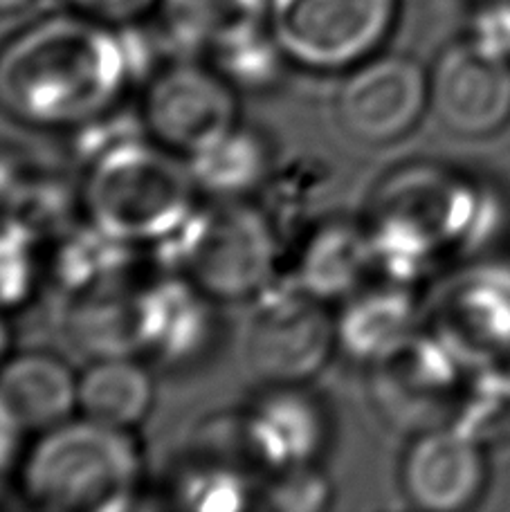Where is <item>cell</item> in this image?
Here are the masks:
<instances>
[{
	"instance_id": "5",
	"label": "cell",
	"mask_w": 510,
	"mask_h": 512,
	"mask_svg": "<svg viewBox=\"0 0 510 512\" xmlns=\"http://www.w3.org/2000/svg\"><path fill=\"white\" fill-rule=\"evenodd\" d=\"M81 173L84 221L133 248H153L200 205L187 160L151 137L117 146Z\"/></svg>"
},
{
	"instance_id": "8",
	"label": "cell",
	"mask_w": 510,
	"mask_h": 512,
	"mask_svg": "<svg viewBox=\"0 0 510 512\" xmlns=\"http://www.w3.org/2000/svg\"><path fill=\"white\" fill-rule=\"evenodd\" d=\"M468 373L430 328H418L369 364L367 393L385 425L414 436L452 423Z\"/></svg>"
},
{
	"instance_id": "21",
	"label": "cell",
	"mask_w": 510,
	"mask_h": 512,
	"mask_svg": "<svg viewBox=\"0 0 510 512\" xmlns=\"http://www.w3.org/2000/svg\"><path fill=\"white\" fill-rule=\"evenodd\" d=\"M268 0H162V36L176 57L207 59L266 25Z\"/></svg>"
},
{
	"instance_id": "27",
	"label": "cell",
	"mask_w": 510,
	"mask_h": 512,
	"mask_svg": "<svg viewBox=\"0 0 510 512\" xmlns=\"http://www.w3.org/2000/svg\"><path fill=\"white\" fill-rule=\"evenodd\" d=\"M486 450L510 438V373L499 367L472 371L452 423Z\"/></svg>"
},
{
	"instance_id": "1",
	"label": "cell",
	"mask_w": 510,
	"mask_h": 512,
	"mask_svg": "<svg viewBox=\"0 0 510 512\" xmlns=\"http://www.w3.org/2000/svg\"><path fill=\"white\" fill-rule=\"evenodd\" d=\"M131 90L122 32L70 9L0 45V113L25 128L68 135L124 104Z\"/></svg>"
},
{
	"instance_id": "2",
	"label": "cell",
	"mask_w": 510,
	"mask_h": 512,
	"mask_svg": "<svg viewBox=\"0 0 510 512\" xmlns=\"http://www.w3.org/2000/svg\"><path fill=\"white\" fill-rule=\"evenodd\" d=\"M490 198L441 164L385 173L367 203L376 279L416 286L445 254L468 250L488 227Z\"/></svg>"
},
{
	"instance_id": "16",
	"label": "cell",
	"mask_w": 510,
	"mask_h": 512,
	"mask_svg": "<svg viewBox=\"0 0 510 512\" xmlns=\"http://www.w3.org/2000/svg\"><path fill=\"white\" fill-rule=\"evenodd\" d=\"M286 261V277L331 306L376 279L367 223L346 216L317 218L297 236Z\"/></svg>"
},
{
	"instance_id": "12",
	"label": "cell",
	"mask_w": 510,
	"mask_h": 512,
	"mask_svg": "<svg viewBox=\"0 0 510 512\" xmlns=\"http://www.w3.org/2000/svg\"><path fill=\"white\" fill-rule=\"evenodd\" d=\"M243 441L254 465L268 472L320 463L333 443L329 402L311 382L266 384L239 411Z\"/></svg>"
},
{
	"instance_id": "24",
	"label": "cell",
	"mask_w": 510,
	"mask_h": 512,
	"mask_svg": "<svg viewBox=\"0 0 510 512\" xmlns=\"http://www.w3.org/2000/svg\"><path fill=\"white\" fill-rule=\"evenodd\" d=\"M66 333L88 358L140 355L135 288H108L70 297Z\"/></svg>"
},
{
	"instance_id": "7",
	"label": "cell",
	"mask_w": 510,
	"mask_h": 512,
	"mask_svg": "<svg viewBox=\"0 0 510 512\" xmlns=\"http://www.w3.org/2000/svg\"><path fill=\"white\" fill-rule=\"evenodd\" d=\"M338 353L335 310L281 274L252 299L245 358L263 384L311 382Z\"/></svg>"
},
{
	"instance_id": "35",
	"label": "cell",
	"mask_w": 510,
	"mask_h": 512,
	"mask_svg": "<svg viewBox=\"0 0 510 512\" xmlns=\"http://www.w3.org/2000/svg\"><path fill=\"white\" fill-rule=\"evenodd\" d=\"M508 3H510V0H508Z\"/></svg>"
},
{
	"instance_id": "33",
	"label": "cell",
	"mask_w": 510,
	"mask_h": 512,
	"mask_svg": "<svg viewBox=\"0 0 510 512\" xmlns=\"http://www.w3.org/2000/svg\"><path fill=\"white\" fill-rule=\"evenodd\" d=\"M9 313L5 310H0V367H3L5 360L12 355V342H14V335H12V326H9Z\"/></svg>"
},
{
	"instance_id": "26",
	"label": "cell",
	"mask_w": 510,
	"mask_h": 512,
	"mask_svg": "<svg viewBox=\"0 0 510 512\" xmlns=\"http://www.w3.org/2000/svg\"><path fill=\"white\" fill-rule=\"evenodd\" d=\"M239 95H261L275 90L290 61L272 39L268 25L239 36L205 59Z\"/></svg>"
},
{
	"instance_id": "9",
	"label": "cell",
	"mask_w": 510,
	"mask_h": 512,
	"mask_svg": "<svg viewBox=\"0 0 510 512\" xmlns=\"http://www.w3.org/2000/svg\"><path fill=\"white\" fill-rule=\"evenodd\" d=\"M140 90L149 137L180 158L241 122V95L205 59L171 57Z\"/></svg>"
},
{
	"instance_id": "18",
	"label": "cell",
	"mask_w": 510,
	"mask_h": 512,
	"mask_svg": "<svg viewBox=\"0 0 510 512\" xmlns=\"http://www.w3.org/2000/svg\"><path fill=\"white\" fill-rule=\"evenodd\" d=\"M79 373L52 351L12 353L0 367V400L25 427L41 434L77 416Z\"/></svg>"
},
{
	"instance_id": "25",
	"label": "cell",
	"mask_w": 510,
	"mask_h": 512,
	"mask_svg": "<svg viewBox=\"0 0 510 512\" xmlns=\"http://www.w3.org/2000/svg\"><path fill=\"white\" fill-rule=\"evenodd\" d=\"M333 173L320 158H299L277 162L275 171L257 194V203L281 234V239H297L317 221V207L331 191ZM288 245V243H286Z\"/></svg>"
},
{
	"instance_id": "32",
	"label": "cell",
	"mask_w": 510,
	"mask_h": 512,
	"mask_svg": "<svg viewBox=\"0 0 510 512\" xmlns=\"http://www.w3.org/2000/svg\"><path fill=\"white\" fill-rule=\"evenodd\" d=\"M25 427L0 400V479L12 470H18L25 454Z\"/></svg>"
},
{
	"instance_id": "14",
	"label": "cell",
	"mask_w": 510,
	"mask_h": 512,
	"mask_svg": "<svg viewBox=\"0 0 510 512\" xmlns=\"http://www.w3.org/2000/svg\"><path fill=\"white\" fill-rule=\"evenodd\" d=\"M430 111L452 135H497L510 122V61L470 39L452 43L430 68Z\"/></svg>"
},
{
	"instance_id": "15",
	"label": "cell",
	"mask_w": 510,
	"mask_h": 512,
	"mask_svg": "<svg viewBox=\"0 0 510 512\" xmlns=\"http://www.w3.org/2000/svg\"><path fill=\"white\" fill-rule=\"evenodd\" d=\"M398 481L409 506L418 510H468L486 490V447L450 423L425 429L409 438Z\"/></svg>"
},
{
	"instance_id": "29",
	"label": "cell",
	"mask_w": 510,
	"mask_h": 512,
	"mask_svg": "<svg viewBox=\"0 0 510 512\" xmlns=\"http://www.w3.org/2000/svg\"><path fill=\"white\" fill-rule=\"evenodd\" d=\"M333 499V479L320 463L268 472L257 492V506L275 512H322Z\"/></svg>"
},
{
	"instance_id": "30",
	"label": "cell",
	"mask_w": 510,
	"mask_h": 512,
	"mask_svg": "<svg viewBox=\"0 0 510 512\" xmlns=\"http://www.w3.org/2000/svg\"><path fill=\"white\" fill-rule=\"evenodd\" d=\"M160 3L162 0H63L70 12L115 30L144 23L153 12H158Z\"/></svg>"
},
{
	"instance_id": "6",
	"label": "cell",
	"mask_w": 510,
	"mask_h": 512,
	"mask_svg": "<svg viewBox=\"0 0 510 512\" xmlns=\"http://www.w3.org/2000/svg\"><path fill=\"white\" fill-rule=\"evenodd\" d=\"M400 0H268L266 25L290 66L344 75L385 50Z\"/></svg>"
},
{
	"instance_id": "11",
	"label": "cell",
	"mask_w": 510,
	"mask_h": 512,
	"mask_svg": "<svg viewBox=\"0 0 510 512\" xmlns=\"http://www.w3.org/2000/svg\"><path fill=\"white\" fill-rule=\"evenodd\" d=\"M218 301L182 274L162 272L135 288L138 351L151 367L191 371L218 349L223 322Z\"/></svg>"
},
{
	"instance_id": "4",
	"label": "cell",
	"mask_w": 510,
	"mask_h": 512,
	"mask_svg": "<svg viewBox=\"0 0 510 512\" xmlns=\"http://www.w3.org/2000/svg\"><path fill=\"white\" fill-rule=\"evenodd\" d=\"M162 272L182 274L218 304L252 301L286 270V241L257 200H207L153 245Z\"/></svg>"
},
{
	"instance_id": "31",
	"label": "cell",
	"mask_w": 510,
	"mask_h": 512,
	"mask_svg": "<svg viewBox=\"0 0 510 512\" xmlns=\"http://www.w3.org/2000/svg\"><path fill=\"white\" fill-rule=\"evenodd\" d=\"M468 39L493 57L510 61V3L495 0L481 9Z\"/></svg>"
},
{
	"instance_id": "22",
	"label": "cell",
	"mask_w": 510,
	"mask_h": 512,
	"mask_svg": "<svg viewBox=\"0 0 510 512\" xmlns=\"http://www.w3.org/2000/svg\"><path fill=\"white\" fill-rule=\"evenodd\" d=\"M135 250L115 236L84 221L63 232L48 259V274L68 299L86 292L129 286Z\"/></svg>"
},
{
	"instance_id": "13",
	"label": "cell",
	"mask_w": 510,
	"mask_h": 512,
	"mask_svg": "<svg viewBox=\"0 0 510 512\" xmlns=\"http://www.w3.org/2000/svg\"><path fill=\"white\" fill-rule=\"evenodd\" d=\"M427 328L470 373L510 358V270L472 268L434 299Z\"/></svg>"
},
{
	"instance_id": "23",
	"label": "cell",
	"mask_w": 510,
	"mask_h": 512,
	"mask_svg": "<svg viewBox=\"0 0 510 512\" xmlns=\"http://www.w3.org/2000/svg\"><path fill=\"white\" fill-rule=\"evenodd\" d=\"M261 477L248 465L196 447L169 481L173 506L203 512H232L257 506Z\"/></svg>"
},
{
	"instance_id": "34",
	"label": "cell",
	"mask_w": 510,
	"mask_h": 512,
	"mask_svg": "<svg viewBox=\"0 0 510 512\" xmlns=\"http://www.w3.org/2000/svg\"><path fill=\"white\" fill-rule=\"evenodd\" d=\"M34 3L36 0H0V18L21 14L27 7H32Z\"/></svg>"
},
{
	"instance_id": "28",
	"label": "cell",
	"mask_w": 510,
	"mask_h": 512,
	"mask_svg": "<svg viewBox=\"0 0 510 512\" xmlns=\"http://www.w3.org/2000/svg\"><path fill=\"white\" fill-rule=\"evenodd\" d=\"M43 236L16 216H0V310H16L30 301L48 272L41 252Z\"/></svg>"
},
{
	"instance_id": "3",
	"label": "cell",
	"mask_w": 510,
	"mask_h": 512,
	"mask_svg": "<svg viewBox=\"0 0 510 512\" xmlns=\"http://www.w3.org/2000/svg\"><path fill=\"white\" fill-rule=\"evenodd\" d=\"M18 492L50 512H122L135 506L144 452L133 429L86 416L36 434L18 465Z\"/></svg>"
},
{
	"instance_id": "20",
	"label": "cell",
	"mask_w": 510,
	"mask_h": 512,
	"mask_svg": "<svg viewBox=\"0 0 510 512\" xmlns=\"http://www.w3.org/2000/svg\"><path fill=\"white\" fill-rule=\"evenodd\" d=\"M153 407L156 378L142 355L93 358L79 371V416L135 432L149 418Z\"/></svg>"
},
{
	"instance_id": "19",
	"label": "cell",
	"mask_w": 510,
	"mask_h": 512,
	"mask_svg": "<svg viewBox=\"0 0 510 512\" xmlns=\"http://www.w3.org/2000/svg\"><path fill=\"white\" fill-rule=\"evenodd\" d=\"M185 160L196 189L207 200L257 198L279 162L270 137L243 120Z\"/></svg>"
},
{
	"instance_id": "10",
	"label": "cell",
	"mask_w": 510,
	"mask_h": 512,
	"mask_svg": "<svg viewBox=\"0 0 510 512\" xmlns=\"http://www.w3.org/2000/svg\"><path fill=\"white\" fill-rule=\"evenodd\" d=\"M333 104L353 142L396 144L430 111V70L409 54L382 50L344 72Z\"/></svg>"
},
{
	"instance_id": "17",
	"label": "cell",
	"mask_w": 510,
	"mask_h": 512,
	"mask_svg": "<svg viewBox=\"0 0 510 512\" xmlns=\"http://www.w3.org/2000/svg\"><path fill=\"white\" fill-rule=\"evenodd\" d=\"M423 306L416 290L403 283L373 279L335 310L338 353L369 367L421 328Z\"/></svg>"
}]
</instances>
